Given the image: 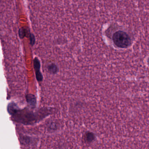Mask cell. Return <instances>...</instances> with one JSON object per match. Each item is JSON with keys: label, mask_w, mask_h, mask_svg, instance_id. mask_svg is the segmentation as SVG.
Returning <instances> with one entry per match:
<instances>
[{"label": "cell", "mask_w": 149, "mask_h": 149, "mask_svg": "<svg viewBox=\"0 0 149 149\" xmlns=\"http://www.w3.org/2000/svg\"><path fill=\"white\" fill-rule=\"evenodd\" d=\"M113 39L115 44L120 48H127L131 44L130 37L124 31L115 32L113 36Z\"/></svg>", "instance_id": "6da1fadb"}, {"label": "cell", "mask_w": 149, "mask_h": 149, "mask_svg": "<svg viewBox=\"0 0 149 149\" xmlns=\"http://www.w3.org/2000/svg\"><path fill=\"white\" fill-rule=\"evenodd\" d=\"M34 67L36 70V78L38 81H41L43 80V76L40 72V63L37 58H35L34 60Z\"/></svg>", "instance_id": "7a4b0ae2"}, {"label": "cell", "mask_w": 149, "mask_h": 149, "mask_svg": "<svg viewBox=\"0 0 149 149\" xmlns=\"http://www.w3.org/2000/svg\"><path fill=\"white\" fill-rule=\"evenodd\" d=\"M26 100L31 106L35 107L36 103V99L33 95L29 94L26 96Z\"/></svg>", "instance_id": "3957f363"}, {"label": "cell", "mask_w": 149, "mask_h": 149, "mask_svg": "<svg viewBox=\"0 0 149 149\" xmlns=\"http://www.w3.org/2000/svg\"><path fill=\"white\" fill-rule=\"evenodd\" d=\"M47 69L50 73L55 74L58 71V68L55 64L52 63L49 64L47 66Z\"/></svg>", "instance_id": "277c9868"}, {"label": "cell", "mask_w": 149, "mask_h": 149, "mask_svg": "<svg viewBox=\"0 0 149 149\" xmlns=\"http://www.w3.org/2000/svg\"><path fill=\"white\" fill-rule=\"evenodd\" d=\"M85 138L86 141L87 142H91L94 140V136L92 133H88L85 135Z\"/></svg>", "instance_id": "5b68a950"}, {"label": "cell", "mask_w": 149, "mask_h": 149, "mask_svg": "<svg viewBox=\"0 0 149 149\" xmlns=\"http://www.w3.org/2000/svg\"><path fill=\"white\" fill-rule=\"evenodd\" d=\"M30 42L31 44L32 45H33L34 44V43L35 42V38H34V36L32 35H31L30 36Z\"/></svg>", "instance_id": "8992f818"}, {"label": "cell", "mask_w": 149, "mask_h": 149, "mask_svg": "<svg viewBox=\"0 0 149 149\" xmlns=\"http://www.w3.org/2000/svg\"><path fill=\"white\" fill-rule=\"evenodd\" d=\"M24 34H25V32H24V31L22 29H21V31H19V36L21 38H22L24 37V36H25Z\"/></svg>", "instance_id": "52a82bcc"}, {"label": "cell", "mask_w": 149, "mask_h": 149, "mask_svg": "<svg viewBox=\"0 0 149 149\" xmlns=\"http://www.w3.org/2000/svg\"><path fill=\"white\" fill-rule=\"evenodd\" d=\"M148 61H149V58Z\"/></svg>", "instance_id": "ba28073f"}]
</instances>
